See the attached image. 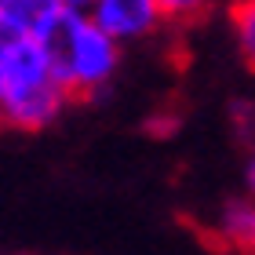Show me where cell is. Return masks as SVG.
I'll return each instance as SVG.
<instances>
[{
	"instance_id": "1",
	"label": "cell",
	"mask_w": 255,
	"mask_h": 255,
	"mask_svg": "<svg viewBox=\"0 0 255 255\" xmlns=\"http://www.w3.org/2000/svg\"><path fill=\"white\" fill-rule=\"evenodd\" d=\"M69 102L48 40L0 37V124L33 135L51 128Z\"/></svg>"
},
{
	"instance_id": "2",
	"label": "cell",
	"mask_w": 255,
	"mask_h": 255,
	"mask_svg": "<svg viewBox=\"0 0 255 255\" xmlns=\"http://www.w3.org/2000/svg\"><path fill=\"white\" fill-rule=\"evenodd\" d=\"M51 55H55V69H59L62 84L69 91V99H99L106 95L113 77L121 69V44L102 33L91 15H80V11H69L59 22V29L48 37Z\"/></svg>"
},
{
	"instance_id": "3",
	"label": "cell",
	"mask_w": 255,
	"mask_h": 255,
	"mask_svg": "<svg viewBox=\"0 0 255 255\" xmlns=\"http://www.w3.org/2000/svg\"><path fill=\"white\" fill-rule=\"evenodd\" d=\"M88 15L121 48L124 44H142L168 26V18L157 7V0H95Z\"/></svg>"
},
{
	"instance_id": "4",
	"label": "cell",
	"mask_w": 255,
	"mask_h": 255,
	"mask_svg": "<svg viewBox=\"0 0 255 255\" xmlns=\"http://www.w3.org/2000/svg\"><path fill=\"white\" fill-rule=\"evenodd\" d=\"M69 15L62 0H0V37H44Z\"/></svg>"
},
{
	"instance_id": "5",
	"label": "cell",
	"mask_w": 255,
	"mask_h": 255,
	"mask_svg": "<svg viewBox=\"0 0 255 255\" xmlns=\"http://www.w3.org/2000/svg\"><path fill=\"white\" fill-rule=\"evenodd\" d=\"M215 237L223 241L230 252L252 255L255 252V201L245 197H230V201L215 212Z\"/></svg>"
},
{
	"instance_id": "6",
	"label": "cell",
	"mask_w": 255,
	"mask_h": 255,
	"mask_svg": "<svg viewBox=\"0 0 255 255\" xmlns=\"http://www.w3.org/2000/svg\"><path fill=\"white\" fill-rule=\"evenodd\" d=\"M230 26H234V40H237L241 59L255 69V0H234Z\"/></svg>"
},
{
	"instance_id": "7",
	"label": "cell",
	"mask_w": 255,
	"mask_h": 255,
	"mask_svg": "<svg viewBox=\"0 0 255 255\" xmlns=\"http://www.w3.org/2000/svg\"><path fill=\"white\" fill-rule=\"evenodd\" d=\"M230 128H234L237 142L248 146L252 153H255V102H252V99L230 102Z\"/></svg>"
},
{
	"instance_id": "8",
	"label": "cell",
	"mask_w": 255,
	"mask_h": 255,
	"mask_svg": "<svg viewBox=\"0 0 255 255\" xmlns=\"http://www.w3.org/2000/svg\"><path fill=\"white\" fill-rule=\"evenodd\" d=\"M157 7L164 11L168 22H193L212 7V0H157Z\"/></svg>"
},
{
	"instance_id": "9",
	"label": "cell",
	"mask_w": 255,
	"mask_h": 255,
	"mask_svg": "<svg viewBox=\"0 0 255 255\" xmlns=\"http://www.w3.org/2000/svg\"><path fill=\"white\" fill-rule=\"evenodd\" d=\"M245 190L255 201V153H248V160H245Z\"/></svg>"
},
{
	"instance_id": "10",
	"label": "cell",
	"mask_w": 255,
	"mask_h": 255,
	"mask_svg": "<svg viewBox=\"0 0 255 255\" xmlns=\"http://www.w3.org/2000/svg\"><path fill=\"white\" fill-rule=\"evenodd\" d=\"M91 4H95V0H62V7H66V11H80V15H88Z\"/></svg>"
}]
</instances>
